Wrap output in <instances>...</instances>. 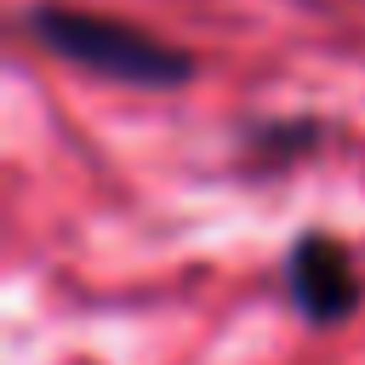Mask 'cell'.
<instances>
[{
    "mask_svg": "<svg viewBox=\"0 0 365 365\" xmlns=\"http://www.w3.org/2000/svg\"><path fill=\"white\" fill-rule=\"evenodd\" d=\"M279 285H285L291 308L302 314V325H314V331H336L365 302V279L354 268V251L319 222L291 234V245L279 257Z\"/></svg>",
    "mask_w": 365,
    "mask_h": 365,
    "instance_id": "cell-2",
    "label": "cell"
},
{
    "mask_svg": "<svg viewBox=\"0 0 365 365\" xmlns=\"http://www.w3.org/2000/svg\"><path fill=\"white\" fill-rule=\"evenodd\" d=\"M17 29L46 57L74 63V68L114 80V86H131V91H177L200 74L188 46H171L114 11H86L68 0H29L17 11Z\"/></svg>",
    "mask_w": 365,
    "mask_h": 365,
    "instance_id": "cell-1",
    "label": "cell"
},
{
    "mask_svg": "<svg viewBox=\"0 0 365 365\" xmlns=\"http://www.w3.org/2000/svg\"><path fill=\"white\" fill-rule=\"evenodd\" d=\"M245 148H251L262 165L302 160V154L319 148V120H314V114H297V120H251V125H245Z\"/></svg>",
    "mask_w": 365,
    "mask_h": 365,
    "instance_id": "cell-3",
    "label": "cell"
}]
</instances>
